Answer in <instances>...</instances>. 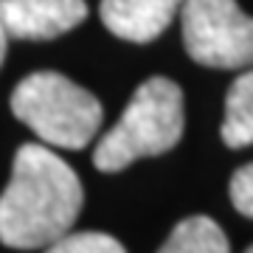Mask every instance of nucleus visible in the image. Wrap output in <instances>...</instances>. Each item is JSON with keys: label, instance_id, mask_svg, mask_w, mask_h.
<instances>
[{"label": "nucleus", "instance_id": "nucleus-1", "mask_svg": "<svg viewBox=\"0 0 253 253\" xmlns=\"http://www.w3.org/2000/svg\"><path fill=\"white\" fill-rule=\"evenodd\" d=\"M82 203V183L71 166L48 144H23L0 194V242L14 251H45L71 234Z\"/></svg>", "mask_w": 253, "mask_h": 253}, {"label": "nucleus", "instance_id": "nucleus-9", "mask_svg": "<svg viewBox=\"0 0 253 253\" xmlns=\"http://www.w3.org/2000/svg\"><path fill=\"white\" fill-rule=\"evenodd\" d=\"M45 253H126L124 245L101 231H79L48 245Z\"/></svg>", "mask_w": 253, "mask_h": 253}, {"label": "nucleus", "instance_id": "nucleus-5", "mask_svg": "<svg viewBox=\"0 0 253 253\" xmlns=\"http://www.w3.org/2000/svg\"><path fill=\"white\" fill-rule=\"evenodd\" d=\"M84 17V0H0V28L9 40H54Z\"/></svg>", "mask_w": 253, "mask_h": 253}, {"label": "nucleus", "instance_id": "nucleus-3", "mask_svg": "<svg viewBox=\"0 0 253 253\" xmlns=\"http://www.w3.org/2000/svg\"><path fill=\"white\" fill-rule=\"evenodd\" d=\"M11 113L40 141L59 149H84L104 118L90 90L56 71H37L20 82L11 93Z\"/></svg>", "mask_w": 253, "mask_h": 253}, {"label": "nucleus", "instance_id": "nucleus-11", "mask_svg": "<svg viewBox=\"0 0 253 253\" xmlns=\"http://www.w3.org/2000/svg\"><path fill=\"white\" fill-rule=\"evenodd\" d=\"M6 45H9V37H6L3 28H0V65H3V59H6Z\"/></svg>", "mask_w": 253, "mask_h": 253}, {"label": "nucleus", "instance_id": "nucleus-2", "mask_svg": "<svg viewBox=\"0 0 253 253\" xmlns=\"http://www.w3.org/2000/svg\"><path fill=\"white\" fill-rule=\"evenodd\" d=\"M183 129V90L166 76H152L138 84L116 126L96 144L93 163L99 172H121L141 158L174 149Z\"/></svg>", "mask_w": 253, "mask_h": 253}, {"label": "nucleus", "instance_id": "nucleus-4", "mask_svg": "<svg viewBox=\"0 0 253 253\" xmlns=\"http://www.w3.org/2000/svg\"><path fill=\"white\" fill-rule=\"evenodd\" d=\"M180 34L197 65L217 71L253 65V17L236 0H183Z\"/></svg>", "mask_w": 253, "mask_h": 253}, {"label": "nucleus", "instance_id": "nucleus-12", "mask_svg": "<svg viewBox=\"0 0 253 253\" xmlns=\"http://www.w3.org/2000/svg\"><path fill=\"white\" fill-rule=\"evenodd\" d=\"M245 253H253V245H251V248H248V251H245Z\"/></svg>", "mask_w": 253, "mask_h": 253}, {"label": "nucleus", "instance_id": "nucleus-10", "mask_svg": "<svg viewBox=\"0 0 253 253\" xmlns=\"http://www.w3.org/2000/svg\"><path fill=\"white\" fill-rule=\"evenodd\" d=\"M228 191H231V203H234L236 211H239L242 217L253 219V163L236 169L234 177H231Z\"/></svg>", "mask_w": 253, "mask_h": 253}, {"label": "nucleus", "instance_id": "nucleus-6", "mask_svg": "<svg viewBox=\"0 0 253 253\" xmlns=\"http://www.w3.org/2000/svg\"><path fill=\"white\" fill-rule=\"evenodd\" d=\"M183 0H101L99 17L110 34L126 42H152L169 28Z\"/></svg>", "mask_w": 253, "mask_h": 253}, {"label": "nucleus", "instance_id": "nucleus-7", "mask_svg": "<svg viewBox=\"0 0 253 253\" xmlns=\"http://www.w3.org/2000/svg\"><path fill=\"white\" fill-rule=\"evenodd\" d=\"M222 144L242 149L253 144V68L239 73L225 93V118L219 126Z\"/></svg>", "mask_w": 253, "mask_h": 253}, {"label": "nucleus", "instance_id": "nucleus-8", "mask_svg": "<svg viewBox=\"0 0 253 253\" xmlns=\"http://www.w3.org/2000/svg\"><path fill=\"white\" fill-rule=\"evenodd\" d=\"M158 253H231V245L214 219L197 214L177 222Z\"/></svg>", "mask_w": 253, "mask_h": 253}]
</instances>
